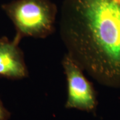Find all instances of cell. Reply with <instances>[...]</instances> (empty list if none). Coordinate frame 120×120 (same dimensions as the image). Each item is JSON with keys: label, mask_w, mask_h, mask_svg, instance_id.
<instances>
[{"label": "cell", "mask_w": 120, "mask_h": 120, "mask_svg": "<svg viewBox=\"0 0 120 120\" xmlns=\"http://www.w3.org/2000/svg\"><path fill=\"white\" fill-rule=\"evenodd\" d=\"M62 65L68 90L65 107L95 113L98 105L97 92L84 75L83 69L68 53L64 57Z\"/></svg>", "instance_id": "3957f363"}, {"label": "cell", "mask_w": 120, "mask_h": 120, "mask_svg": "<svg viewBox=\"0 0 120 120\" xmlns=\"http://www.w3.org/2000/svg\"><path fill=\"white\" fill-rule=\"evenodd\" d=\"M14 39L0 38V77L19 80L29 75L24 54Z\"/></svg>", "instance_id": "277c9868"}, {"label": "cell", "mask_w": 120, "mask_h": 120, "mask_svg": "<svg viewBox=\"0 0 120 120\" xmlns=\"http://www.w3.org/2000/svg\"><path fill=\"white\" fill-rule=\"evenodd\" d=\"M60 35L90 77L120 88V0H64Z\"/></svg>", "instance_id": "6da1fadb"}, {"label": "cell", "mask_w": 120, "mask_h": 120, "mask_svg": "<svg viewBox=\"0 0 120 120\" xmlns=\"http://www.w3.org/2000/svg\"><path fill=\"white\" fill-rule=\"evenodd\" d=\"M11 113L5 107L4 103L0 99V120H9Z\"/></svg>", "instance_id": "5b68a950"}, {"label": "cell", "mask_w": 120, "mask_h": 120, "mask_svg": "<svg viewBox=\"0 0 120 120\" xmlns=\"http://www.w3.org/2000/svg\"><path fill=\"white\" fill-rule=\"evenodd\" d=\"M1 9L15 27L17 43L26 37L44 39L55 31L57 8L51 0H13Z\"/></svg>", "instance_id": "7a4b0ae2"}]
</instances>
